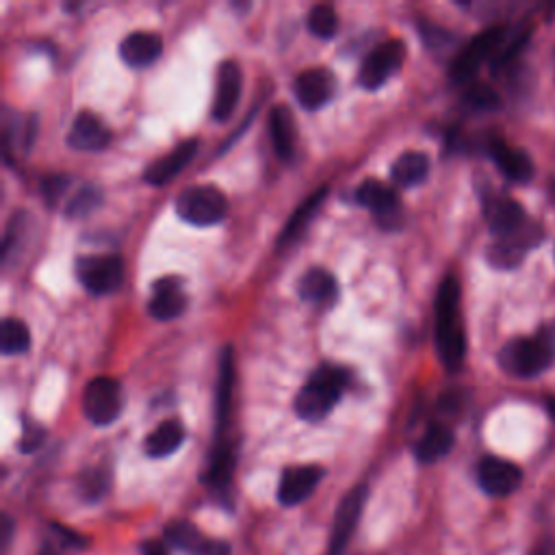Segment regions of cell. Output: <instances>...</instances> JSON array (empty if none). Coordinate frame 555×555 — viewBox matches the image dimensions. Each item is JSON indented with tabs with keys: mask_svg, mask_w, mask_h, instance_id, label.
Instances as JSON below:
<instances>
[{
	"mask_svg": "<svg viewBox=\"0 0 555 555\" xmlns=\"http://www.w3.org/2000/svg\"><path fill=\"white\" fill-rule=\"evenodd\" d=\"M490 159L512 183H529L534 178V161L521 148L508 146L506 141H490Z\"/></svg>",
	"mask_w": 555,
	"mask_h": 555,
	"instance_id": "d6986e66",
	"label": "cell"
},
{
	"mask_svg": "<svg viewBox=\"0 0 555 555\" xmlns=\"http://www.w3.org/2000/svg\"><path fill=\"white\" fill-rule=\"evenodd\" d=\"M76 278L94 295H109L124 282V263L118 254H92L76 261Z\"/></svg>",
	"mask_w": 555,
	"mask_h": 555,
	"instance_id": "5b68a950",
	"label": "cell"
},
{
	"mask_svg": "<svg viewBox=\"0 0 555 555\" xmlns=\"http://www.w3.org/2000/svg\"><path fill=\"white\" fill-rule=\"evenodd\" d=\"M269 133H271V144H274L276 157L282 161H289L293 157V148H295V122L289 107L278 105L271 109Z\"/></svg>",
	"mask_w": 555,
	"mask_h": 555,
	"instance_id": "7402d4cb",
	"label": "cell"
},
{
	"mask_svg": "<svg viewBox=\"0 0 555 555\" xmlns=\"http://www.w3.org/2000/svg\"><path fill=\"white\" fill-rule=\"evenodd\" d=\"M430 174V159L423 152H404L391 165V178L399 187H417Z\"/></svg>",
	"mask_w": 555,
	"mask_h": 555,
	"instance_id": "cb8c5ba5",
	"label": "cell"
},
{
	"mask_svg": "<svg viewBox=\"0 0 555 555\" xmlns=\"http://www.w3.org/2000/svg\"><path fill=\"white\" fill-rule=\"evenodd\" d=\"M165 538H167V545L178 549V551H185V553H193L198 555L202 551V547L206 545V540L200 534V529L196 525H191L189 521H174L165 527Z\"/></svg>",
	"mask_w": 555,
	"mask_h": 555,
	"instance_id": "4316f807",
	"label": "cell"
},
{
	"mask_svg": "<svg viewBox=\"0 0 555 555\" xmlns=\"http://www.w3.org/2000/svg\"><path fill=\"white\" fill-rule=\"evenodd\" d=\"M542 239H545L542 228L529 222L521 232H516V235L490 243V248L486 250V261L495 269H516L523 263L525 254L536 248V245H540Z\"/></svg>",
	"mask_w": 555,
	"mask_h": 555,
	"instance_id": "9c48e42d",
	"label": "cell"
},
{
	"mask_svg": "<svg viewBox=\"0 0 555 555\" xmlns=\"http://www.w3.org/2000/svg\"><path fill=\"white\" fill-rule=\"evenodd\" d=\"M555 360V332L545 328L536 337L512 339L501 347L499 367L514 378H536Z\"/></svg>",
	"mask_w": 555,
	"mask_h": 555,
	"instance_id": "7a4b0ae2",
	"label": "cell"
},
{
	"mask_svg": "<svg viewBox=\"0 0 555 555\" xmlns=\"http://www.w3.org/2000/svg\"><path fill=\"white\" fill-rule=\"evenodd\" d=\"M326 471L321 467H315V464H304V467H291L280 477V486H278V501L282 506H300L302 501H306L311 497L319 482L324 480Z\"/></svg>",
	"mask_w": 555,
	"mask_h": 555,
	"instance_id": "4fadbf2b",
	"label": "cell"
},
{
	"mask_svg": "<svg viewBox=\"0 0 555 555\" xmlns=\"http://www.w3.org/2000/svg\"><path fill=\"white\" fill-rule=\"evenodd\" d=\"M44 438H46V430L42 428V425L27 423V425H24V430H22L20 449L24 451V454H33L35 449H40V445L44 443Z\"/></svg>",
	"mask_w": 555,
	"mask_h": 555,
	"instance_id": "e575fe53",
	"label": "cell"
},
{
	"mask_svg": "<svg viewBox=\"0 0 555 555\" xmlns=\"http://www.w3.org/2000/svg\"><path fill=\"white\" fill-rule=\"evenodd\" d=\"M174 209L183 222L204 228L222 222L228 215V200L213 185H196L178 193Z\"/></svg>",
	"mask_w": 555,
	"mask_h": 555,
	"instance_id": "277c9868",
	"label": "cell"
},
{
	"mask_svg": "<svg viewBox=\"0 0 555 555\" xmlns=\"http://www.w3.org/2000/svg\"><path fill=\"white\" fill-rule=\"evenodd\" d=\"M356 202L382 219L395 215L399 209V198L395 196V191L376 178H369L358 185Z\"/></svg>",
	"mask_w": 555,
	"mask_h": 555,
	"instance_id": "44dd1931",
	"label": "cell"
},
{
	"mask_svg": "<svg viewBox=\"0 0 555 555\" xmlns=\"http://www.w3.org/2000/svg\"><path fill=\"white\" fill-rule=\"evenodd\" d=\"M196 152H198V141L196 139H189V141H185V144H180L170 154H165L163 159L154 161L148 167L146 174H144L146 183L154 185V187L167 185L174 176H178L193 161Z\"/></svg>",
	"mask_w": 555,
	"mask_h": 555,
	"instance_id": "ffe728a7",
	"label": "cell"
},
{
	"mask_svg": "<svg viewBox=\"0 0 555 555\" xmlns=\"http://www.w3.org/2000/svg\"><path fill=\"white\" fill-rule=\"evenodd\" d=\"M298 293L304 302H328L337 295V280L324 267H313L298 282Z\"/></svg>",
	"mask_w": 555,
	"mask_h": 555,
	"instance_id": "484cf974",
	"label": "cell"
},
{
	"mask_svg": "<svg viewBox=\"0 0 555 555\" xmlns=\"http://www.w3.org/2000/svg\"><path fill=\"white\" fill-rule=\"evenodd\" d=\"M347 386V373L339 367H319L295 397V412L308 423L324 421L337 406Z\"/></svg>",
	"mask_w": 555,
	"mask_h": 555,
	"instance_id": "3957f363",
	"label": "cell"
},
{
	"mask_svg": "<svg viewBox=\"0 0 555 555\" xmlns=\"http://www.w3.org/2000/svg\"><path fill=\"white\" fill-rule=\"evenodd\" d=\"M31 347V332L22 319L7 317L0 324V350L5 356L24 354Z\"/></svg>",
	"mask_w": 555,
	"mask_h": 555,
	"instance_id": "83f0119b",
	"label": "cell"
},
{
	"mask_svg": "<svg viewBox=\"0 0 555 555\" xmlns=\"http://www.w3.org/2000/svg\"><path fill=\"white\" fill-rule=\"evenodd\" d=\"M107 490V480H105V473H94V471H87L81 480V493L85 499L94 501L98 497L105 495Z\"/></svg>",
	"mask_w": 555,
	"mask_h": 555,
	"instance_id": "836d02e7",
	"label": "cell"
},
{
	"mask_svg": "<svg viewBox=\"0 0 555 555\" xmlns=\"http://www.w3.org/2000/svg\"><path fill=\"white\" fill-rule=\"evenodd\" d=\"M529 29H519L516 33H512V37L508 35L506 37V42L501 44V48L497 50V55L493 57V66L495 68H503V66H508V63L521 53L523 50V46L527 44V40H529Z\"/></svg>",
	"mask_w": 555,
	"mask_h": 555,
	"instance_id": "1f68e13d",
	"label": "cell"
},
{
	"mask_svg": "<svg viewBox=\"0 0 555 555\" xmlns=\"http://www.w3.org/2000/svg\"><path fill=\"white\" fill-rule=\"evenodd\" d=\"M102 200H105V196H102V191L94 185H87L83 189H79L74 193V196L70 198L68 206H66V215L70 219H83L87 215H92L98 206L102 204Z\"/></svg>",
	"mask_w": 555,
	"mask_h": 555,
	"instance_id": "4dcf8cb0",
	"label": "cell"
},
{
	"mask_svg": "<svg viewBox=\"0 0 555 555\" xmlns=\"http://www.w3.org/2000/svg\"><path fill=\"white\" fill-rule=\"evenodd\" d=\"M436 347L443 365L458 371L467 356V334L460 315V285L454 276H447L436 295Z\"/></svg>",
	"mask_w": 555,
	"mask_h": 555,
	"instance_id": "6da1fadb",
	"label": "cell"
},
{
	"mask_svg": "<svg viewBox=\"0 0 555 555\" xmlns=\"http://www.w3.org/2000/svg\"><path fill=\"white\" fill-rule=\"evenodd\" d=\"M187 295L183 291V282L174 276H165L154 282L152 298L148 304L150 315L157 321H172L185 313Z\"/></svg>",
	"mask_w": 555,
	"mask_h": 555,
	"instance_id": "2e32d148",
	"label": "cell"
},
{
	"mask_svg": "<svg viewBox=\"0 0 555 555\" xmlns=\"http://www.w3.org/2000/svg\"><path fill=\"white\" fill-rule=\"evenodd\" d=\"M332 92V76L321 68L304 70L293 83V94L306 111H317L324 107L332 98Z\"/></svg>",
	"mask_w": 555,
	"mask_h": 555,
	"instance_id": "ac0fdd59",
	"label": "cell"
},
{
	"mask_svg": "<svg viewBox=\"0 0 555 555\" xmlns=\"http://www.w3.org/2000/svg\"><path fill=\"white\" fill-rule=\"evenodd\" d=\"M0 523H3V529H0V534H3V538H0V545L7 547L11 534H14V521H11L7 514H3V521H0Z\"/></svg>",
	"mask_w": 555,
	"mask_h": 555,
	"instance_id": "f35d334b",
	"label": "cell"
},
{
	"mask_svg": "<svg viewBox=\"0 0 555 555\" xmlns=\"http://www.w3.org/2000/svg\"><path fill=\"white\" fill-rule=\"evenodd\" d=\"M547 410H549V415H551V419L555 421V397H551L549 402H547Z\"/></svg>",
	"mask_w": 555,
	"mask_h": 555,
	"instance_id": "60d3db41",
	"label": "cell"
},
{
	"mask_svg": "<svg viewBox=\"0 0 555 555\" xmlns=\"http://www.w3.org/2000/svg\"><path fill=\"white\" fill-rule=\"evenodd\" d=\"M367 486H356L352 488L350 493L343 497V501L339 503V510L334 514V525H332V536H330V545H328V555H343L347 545L354 536V529L360 521V514H363V508L367 503Z\"/></svg>",
	"mask_w": 555,
	"mask_h": 555,
	"instance_id": "30bf717a",
	"label": "cell"
},
{
	"mask_svg": "<svg viewBox=\"0 0 555 555\" xmlns=\"http://www.w3.org/2000/svg\"><path fill=\"white\" fill-rule=\"evenodd\" d=\"M306 27L315 37H319V40H332V37L339 31L337 11L328 5L313 7L311 11H308Z\"/></svg>",
	"mask_w": 555,
	"mask_h": 555,
	"instance_id": "f546056e",
	"label": "cell"
},
{
	"mask_svg": "<svg viewBox=\"0 0 555 555\" xmlns=\"http://www.w3.org/2000/svg\"><path fill=\"white\" fill-rule=\"evenodd\" d=\"M111 144V131L96 113L83 111L74 118L68 133V146L79 152H100Z\"/></svg>",
	"mask_w": 555,
	"mask_h": 555,
	"instance_id": "9a60e30c",
	"label": "cell"
},
{
	"mask_svg": "<svg viewBox=\"0 0 555 555\" xmlns=\"http://www.w3.org/2000/svg\"><path fill=\"white\" fill-rule=\"evenodd\" d=\"M328 196V189L324 187V189H319L315 196H311L308 198L300 209H295V213L291 215V219L287 222V226H285V230H282V235H280V245H285V243H289L291 239H295L300 235V232L304 230V226L308 224V219H311L315 213H317V209H319V204L324 202V198Z\"/></svg>",
	"mask_w": 555,
	"mask_h": 555,
	"instance_id": "f1b7e54d",
	"label": "cell"
},
{
	"mask_svg": "<svg viewBox=\"0 0 555 555\" xmlns=\"http://www.w3.org/2000/svg\"><path fill=\"white\" fill-rule=\"evenodd\" d=\"M508 27H490L467 44V48L451 61L449 76L456 83H469L486 59H493L501 44L506 42Z\"/></svg>",
	"mask_w": 555,
	"mask_h": 555,
	"instance_id": "8992f818",
	"label": "cell"
},
{
	"mask_svg": "<svg viewBox=\"0 0 555 555\" xmlns=\"http://www.w3.org/2000/svg\"><path fill=\"white\" fill-rule=\"evenodd\" d=\"M183 441H185L183 423L176 419H167L148 434L144 447L150 458H167L183 445Z\"/></svg>",
	"mask_w": 555,
	"mask_h": 555,
	"instance_id": "603a6c76",
	"label": "cell"
},
{
	"mask_svg": "<svg viewBox=\"0 0 555 555\" xmlns=\"http://www.w3.org/2000/svg\"><path fill=\"white\" fill-rule=\"evenodd\" d=\"M141 553L144 555H170V549H167V545H163V542H159V540H148L141 545Z\"/></svg>",
	"mask_w": 555,
	"mask_h": 555,
	"instance_id": "74e56055",
	"label": "cell"
},
{
	"mask_svg": "<svg viewBox=\"0 0 555 555\" xmlns=\"http://www.w3.org/2000/svg\"><path fill=\"white\" fill-rule=\"evenodd\" d=\"M532 555H555V542L547 540V542H542V545H538L534 549Z\"/></svg>",
	"mask_w": 555,
	"mask_h": 555,
	"instance_id": "ab89813d",
	"label": "cell"
},
{
	"mask_svg": "<svg viewBox=\"0 0 555 555\" xmlns=\"http://www.w3.org/2000/svg\"><path fill=\"white\" fill-rule=\"evenodd\" d=\"M198 555H232L228 542L222 540H206V545Z\"/></svg>",
	"mask_w": 555,
	"mask_h": 555,
	"instance_id": "8d00e7d4",
	"label": "cell"
},
{
	"mask_svg": "<svg viewBox=\"0 0 555 555\" xmlns=\"http://www.w3.org/2000/svg\"><path fill=\"white\" fill-rule=\"evenodd\" d=\"M406 59V44L399 40H389L376 46L363 61L358 70V85L365 89H380L391 76L402 68Z\"/></svg>",
	"mask_w": 555,
	"mask_h": 555,
	"instance_id": "ba28073f",
	"label": "cell"
},
{
	"mask_svg": "<svg viewBox=\"0 0 555 555\" xmlns=\"http://www.w3.org/2000/svg\"><path fill=\"white\" fill-rule=\"evenodd\" d=\"M484 217L497 239L512 237L529 224L523 206L508 196H488L484 200Z\"/></svg>",
	"mask_w": 555,
	"mask_h": 555,
	"instance_id": "8fae6325",
	"label": "cell"
},
{
	"mask_svg": "<svg viewBox=\"0 0 555 555\" xmlns=\"http://www.w3.org/2000/svg\"><path fill=\"white\" fill-rule=\"evenodd\" d=\"M163 55L161 35L150 31H135L120 44V57L128 68L144 70Z\"/></svg>",
	"mask_w": 555,
	"mask_h": 555,
	"instance_id": "e0dca14e",
	"label": "cell"
},
{
	"mask_svg": "<svg viewBox=\"0 0 555 555\" xmlns=\"http://www.w3.org/2000/svg\"><path fill=\"white\" fill-rule=\"evenodd\" d=\"M70 187V178L68 176H50L44 180L42 185V193L50 206H55L59 202V198L66 193V189Z\"/></svg>",
	"mask_w": 555,
	"mask_h": 555,
	"instance_id": "d590c367",
	"label": "cell"
},
{
	"mask_svg": "<svg viewBox=\"0 0 555 555\" xmlns=\"http://www.w3.org/2000/svg\"><path fill=\"white\" fill-rule=\"evenodd\" d=\"M243 74L237 61H224L217 70L215 98H213V120L228 122L230 115L235 113L241 98Z\"/></svg>",
	"mask_w": 555,
	"mask_h": 555,
	"instance_id": "5bb4252c",
	"label": "cell"
},
{
	"mask_svg": "<svg viewBox=\"0 0 555 555\" xmlns=\"http://www.w3.org/2000/svg\"><path fill=\"white\" fill-rule=\"evenodd\" d=\"M469 107L477 111H497L501 107V98L493 87L488 85H473L467 92Z\"/></svg>",
	"mask_w": 555,
	"mask_h": 555,
	"instance_id": "d6a6232c",
	"label": "cell"
},
{
	"mask_svg": "<svg viewBox=\"0 0 555 555\" xmlns=\"http://www.w3.org/2000/svg\"><path fill=\"white\" fill-rule=\"evenodd\" d=\"M454 447V432L443 423H432L425 434L419 438L415 454L423 464H432L445 458Z\"/></svg>",
	"mask_w": 555,
	"mask_h": 555,
	"instance_id": "d4e9b609",
	"label": "cell"
},
{
	"mask_svg": "<svg viewBox=\"0 0 555 555\" xmlns=\"http://www.w3.org/2000/svg\"><path fill=\"white\" fill-rule=\"evenodd\" d=\"M477 482L490 497H508L523 482V473L514 462L488 456L477 467Z\"/></svg>",
	"mask_w": 555,
	"mask_h": 555,
	"instance_id": "7c38bea8",
	"label": "cell"
},
{
	"mask_svg": "<svg viewBox=\"0 0 555 555\" xmlns=\"http://www.w3.org/2000/svg\"><path fill=\"white\" fill-rule=\"evenodd\" d=\"M124 408L122 389L113 378H94L83 391V412L94 425H111Z\"/></svg>",
	"mask_w": 555,
	"mask_h": 555,
	"instance_id": "52a82bcc",
	"label": "cell"
}]
</instances>
